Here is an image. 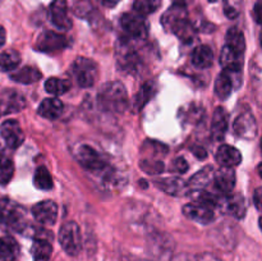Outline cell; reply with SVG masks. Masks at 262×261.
<instances>
[{
  "label": "cell",
  "mask_w": 262,
  "mask_h": 261,
  "mask_svg": "<svg viewBox=\"0 0 262 261\" xmlns=\"http://www.w3.org/2000/svg\"><path fill=\"white\" fill-rule=\"evenodd\" d=\"M97 2H99L100 4L104 5V7H106V8H114V7H117L118 4H119L120 0H97Z\"/></svg>",
  "instance_id": "cell-41"
},
{
  "label": "cell",
  "mask_w": 262,
  "mask_h": 261,
  "mask_svg": "<svg viewBox=\"0 0 262 261\" xmlns=\"http://www.w3.org/2000/svg\"><path fill=\"white\" fill-rule=\"evenodd\" d=\"M20 55L15 50H5L0 53V72H10L18 68Z\"/></svg>",
  "instance_id": "cell-29"
},
{
  "label": "cell",
  "mask_w": 262,
  "mask_h": 261,
  "mask_svg": "<svg viewBox=\"0 0 262 261\" xmlns=\"http://www.w3.org/2000/svg\"><path fill=\"white\" fill-rule=\"evenodd\" d=\"M19 255V245L10 235L0 238V261H14Z\"/></svg>",
  "instance_id": "cell-27"
},
{
  "label": "cell",
  "mask_w": 262,
  "mask_h": 261,
  "mask_svg": "<svg viewBox=\"0 0 262 261\" xmlns=\"http://www.w3.org/2000/svg\"><path fill=\"white\" fill-rule=\"evenodd\" d=\"M161 7V0H135V12L141 15H148L155 13Z\"/></svg>",
  "instance_id": "cell-32"
},
{
  "label": "cell",
  "mask_w": 262,
  "mask_h": 261,
  "mask_svg": "<svg viewBox=\"0 0 262 261\" xmlns=\"http://www.w3.org/2000/svg\"><path fill=\"white\" fill-rule=\"evenodd\" d=\"M0 3H2V0H0Z\"/></svg>",
  "instance_id": "cell-49"
},
{
  "label": "cell",
  "mask_w": 262,
  "mask_h": 261,
  "mask_svg": "<svg viewBox=\"0 0 262 261\" xmlns=\"http://www.w3.org/2000/svg\"><path fill=\"white\" fill-rule=\"evenodd\" d=\"M135 261H147V260H135Z\"/></svg>",
  "instance_id": "cell-47"
},
{
  "label": "cell",
  "mask_w": 262,
  "mask_h": 261,
  "mask_svg": "<svg viewBox=\"0 0 262 261\" xmlns=\"http://www.w3.org/2000/svg\"><path fill=\"white\" fill-rule=\"evenodd\" d=\"M120 26L130 38L142 40L148 33L147 20L138 13H124L120 17Z\"/></svg>",
  "instance_id": "cell-8"
},
{
  "label": "cell",
  "mask_w": 262,
  "mask_h": 261,
  "mask_svg": "<svg viewBox=\"0 0 262 261\" xmlns=\"http://www.w3.org/2000/svg\"><path fill=\"white\" fill-rule=\"evenodd\" d=\"M242 84V68H224L215 82V94L222 100H227L233 90Z\"/></svg>",
  "instance_id": "cell-4"
},
{
  "label": "cell",
  "mask_w": 262,
  "mask_h": 261,
  "mask_svg": "<svg viewBox=\"0 0 262 261\" xmlns=\"http://www.w3.org/2000/svg\"><path fill=\"white\" fill-rule=\"evenodd\" d=\"M188 163H187L183 158H178L174 161V169H176L178 173H186V171L188 170Z\"/></svg>",
  "instance_id": "cell-38"
},
{
  "label": "cell",
  "mask_w": 262,
  "mask_h": 261,
  "mask_svg": "<svg viewBox=\"0 0 262 261\" xmlns=\"http://www.w3.org/2000/svg\"><path fill=\"white\" fill-rule=\"evenodd\" d=\"M50 19L56 28L69 30L72 27V20L68 15V7L66 0H54L49 9Z\"/></svg>",
  "instance_id": "cell-19"
},
{
  "label": "cell",
  "mask_w": 262,
  "mask_h": 261,
  "mask_svg": "<svg viewBox=\"0 0 262 261\" xmlns=\"http://www.w3.org/2000/svg\"><path fill=\"white\" fill-rule=\"evenodd\" d=\"M173 261H222L217 256L212 255V253L205 252V253H183L174 258Z\"/></svg>",
  "instance_id": "cell-35"
},
{
  "label": "cell",
  "mask_w": 262,
  "mask_h": 261,
  "mask_svg": "<svg viewBox=\"0 0 262 261\" xmlns=\"http://www.w3.org/2000/svg\"><path fill=\"white\" fill-rule=\"evenodd\" d=\"M253 202H255V206L257 207L258 211L262 212V187L257 188L253 193Z\"/></svg>",
  "instance_id": "cell-40"
},
{
  "label": "cell",
  "mask_w": 262,
  "mask_h": 261,
  "mask_svg": "<svg viewBox=\"0 0 262 261\" xmlns=\"http://www.w3.org/2000/svg\"><path fill=\"white\" fill-rule=\"evenodd\" d=\"M216 161L223 168H234L242 161V155L235 147L230 145H222L217 148Z\"/></svg>",
  "instance_id": "cell-22"
},
{
  "label": "cell",
  "mask_w": 262,
  "mask_h": 261,
  "mask_svg": "<svg viewBox=\"0 0 262 261\" xmlns=\"http://www.w3.org/2000/svg\"><path fill=\"white\" fill-rule=\"evenodd\" d=\"M73 74L81 87H92L99 78V67L92 59L79 56L72 64Z\"/></svg>",
  "instance_id": "cell-5"
},
{
  "label": "cell",
  "mask_w": 262,
  "mask_h": 261,
  "mask_svg": "<svg viewBox=\"0 0 262 261\" xmlns=\"http://www.w3.org/2000/svg\"><path fill=\"white\" fill-rule=\"evenodd\" d=\"M117 61L120 71L135 73L141 67V58L128 41H120L117 48Z\"/></svg>",
  "instance_id": "cell-9"
},
{
  "label": "cell",
  "mask_w": 262,
  "mask_h": 261,
  "mask_svg": "<svg viewBox=\"0 0 262 261\" xmlns=\"http://www.w3.org/2000/svg\"><path fill=\"white\" fill-rule=\"evenodd\" d=\"M210 2H216V0H210Z\"/></svg>",
  "instance_id": "cell-48"
},
{
  "label": "cell",
  "mask_w": 262,
  "mask_h": 261,
  "mask_svg": "<svg viewBox=\"0 0 262 261\" xmlns=\"http://www.w3.org/2000/svg\"><path fill=\"white\" fill-rule=\"evenodd\" d=\"M33 184L36 188L43 189V191L53 188V178L45 166H38L36 169L35 176H33Z\"/></svg>",
  "instance_id": "cell-31"
},
{
  "label": "cell",
  "mask_w": 262,
  "mask_h": 261,
  "mask_svg": "<svg viewBox=\"0 0 262 261\" xmlns=\"http://www.w3.org/2000/svg\"><path fill=\"white\" fill-rule=\"evenodd\" d=\"M155 184L156 187L163 189L164 192H166L169 194H173V196H182L186 192H189L188 184L184 181H182L181 178L158 179V181H155Z\"/></svg>",
  "instance_id": "cell-24"
},
{
  "label": "cell",
  "mask_w": 262,
  "mask_h": 261,
  "mask_svg": "<svg viewBox=\"0 0 262 261\" xmlns=\"http://www.w3.org/2000/svg\"><path fill=\"white\" fill-rule=\"evenodd\" d=\"M141 168L145 169L146 173L148 174H158L164 170V164L158 160H143L141 163Z\"/></svg>",
  "instance_id": "cell-37"
},
{
  "label": "cell",
  "mask_w": 262,
  "mask_h": 261,
  "mask_svg": "<svg viewBox=\"0 0 262 261\" xmlns=\"http://www.w3.org/2000/svg\"><path fill=\"white\" fill-rule=\"evenodd\" d=\"M0 135L5 141V145L12 150L19 147L25 141V132L19 123L14 119L5 120L0 125Z\"/></svg>",
  "instance_id": "cell-14"
},
{
  "label": "cell",
  "mask_w": 262,
  "mask_h": 261,
  "mask_svg": "<svg viewBox=\"0 0 262 261\" xmlns=\"http://www.w3.org/2000/svg\"><path fill=\"white\" fill-rule=\"evenodd\" d=\"M260 44H261V48H262V31H261V33H260Z\"/></svg>",
  "instance_id": "cell-45"
},
{
  "label": "cell",
  "mask_w": 262,
  "mask_h": 261,
  "mask_svg": "<svg viewBox=\"0 0 262 261\" xmlns=\"http://www.w3.org/2000/svg\"><path fill=\"white\" fill-rule=\"evenodd\" d=\"M215 177V170L212 166H205L200 171H197L188 182V189L189 192H199L206 189L210 184L212 183Z\"/></svg>",
  "instance_id": "cell-21"
},
{
  "label": "cell",
  "mask_w": 262,
  "mask_h": 261,
  "mask_svg": "<svg viewBox=\"0 0 262 261\" xmlns=\"http://www.w3.org/2000/svg\"><path fill=\"white\" fill-rule=\"evenodd\" d=\"M214 63V53L207 45H200L192 53V64L199 69L210 68Z\"/></svg>",
  "instance_id": "cell-26"
},
{
  "label": "cell",
  "mask_w": 262,
  "mask_h": 261,
  "mask_svg": "<svg viewBox=\"0 0 262 261\" xmlns=\"http://www.w3.org/2000/svg\"><path fill=\"white\" fill-rule=\"evenodd\" d=\"M45 90L54 96H59L67 94L71 90V82L68 79L51 77L45 82Z\"/></svg>",
  "instance_id": "cell-30"
},
{
  "label": "cell",
  "mask_w": 262,
  "mask_h": 261,
  "mask_svg": "<svg viewBox=\"0 0 262 261\" xmlns=\"http://www.w3.org/2000/svg\"><path fill=\"white\" fill-rule=\"evenodd\" d=\"M5 38H7V32L3 26H0V48L5 44Z\"/></svg>",
  "instance_id": "cell-42"
},
{
  "label": "cell",
  "mask_w": 262,
  "mask_h": 261,
  "mask_svg": "<svg viewBox=\"0 0 262 261\" xmlns=\"http://www.w3.org/2000/svg\"><path fill=\"white\" fill-rule=\"evenodd\" d=\"M243 0H224V13L229 19H234L242 10Z\"/></svg>",
  "instance_id": "cell-36"
},
{
  "label": "cell",
  "mask_w": 262,
  "mask_h": 261,
  "mask_svg": "<svg viewBox=\"0 0 262 261\" xmlns=\"http://www.w3.org/2000/svg\"><path fill=\"white\" fill-rule=\"evenodd\" d=\"M59 242L69 256H77L82 248L81 230L76 222H67L59 230Z\"/></svg>",
  "instance_id": "cell-6"
},
{
  "label": "cell",
  "mask_w": 262,
  "mask_h": 261,
  "mask_svg": "<svg viewBox=\"0 0 262 261\" xmlns=\"http://www.w3.org/2000/svg\"><path fill=\"white\" fill-rule=\"evenodd\" d=\"M41 77H42L41 72L38 71V69H36L35 67L30 66H26L23 67V68L17 69V71H14L10 74V78H12L13 81L22 84L35 83V82H37Z\"/></svg>",
  "instance_id": "cell-28"
},
{
  "label": "cell",
  "mask_w": 262,
  "mask_h": 261,
  "mask_svg": "<svg viewBox=\"0 0 262 261\" xmlns=\"http://www.w3.org/2000/svg\"><path fill=\"white\" fill-rule=\"evenodd\" d=\"M214 191L220 196H227L232 193L235 186V173L233 168H223L215 171L214 177Z\"/></svg>",
  "instance_id": "cell-18"
},
{
  "label": "cell",
  "mask_w": 262,
  "mask_h": 261,
  "mask_svg": "<svg viewBox=\"0 0 262 261\" xmlns=\"http://www.w3.org/2000/svg\"><path fill=\"white\" fill-rule=\"evenodd\" d=\"M161 25L169 32L178 36L183 42H192L196 30L188 18V12L183 4H174L161 17Z\"/></svg>",
  "instance_id": "cell-1"
},
{
  "label": "cell",
  "mask_w": 262,
  "mask_h": 261,
  "mask_svg": "<svg viewBox=\"0 0 262 261\" xmlns=\"http://www.w3.org/2000/svg\"><path fill=\"white\" fill-rule=\"evenodd\" d=\"M97 102L107 112L124 113L129 106V99L124 84L118 81L104 83L97 92Z\"/></svg>",
  "instance_id": "cell-2"
},
{
  "label": "cell",
  "mask_w": 262,
  "mask_h": 261,
  "mask_svg": "<svg viewBox=\"0 0 262 261\" xmlns=\"http://www.w3.org/2000/svg\"><path fill=\"white\" fill-rule=\"evenodd\" d=\"M258 174H260V177L262 178V163L260 164V165H258Z\"/></svg>",
  "instance_id": "cell-43"
},
{
  "label": "cell",
  "mask_w": 262,
  "mask_h": 261,
  "mask_svg": "<svg viewBox=\"0 0 262 261\" xmlns=\"http://www.w3.org/2000/svg\"><path fill=\"white\" fill-rule=\"evenodd\" d=\"M51 252H53L51 233L46 232V230H40L33 238L32 248H31L33 261H49Z\"/></svg>",
  "instance_id": "cell-16"
},
{
  "label": "cell",
  "mask_w": 262,
  "mask_h": 261,
  "mask_svg": "<svg viewBox=\"0 0 262 261\" xmlns=\"http://www.w3.org/2000/svg\"><path fill=\"white\" fill-rule=\"evenodd\" d=\"M235 135L245 140H253L257 136V122L250 110H245L235 118L233 123Z\"/></svg>",
  "instance_id": "cell-12"
},
{
  "label": "cell",
  "mask_w": 262,
  "mask_h": 261,
  "mask_svg": "<svg viewBox=\"0 0 262 261\" xmlns=\"http://www.w3.org/2000/svg\"><path fill=\"white\" fill-rule=\"evenodd\" d=\"M217 207L224 214L237 217V219H242L247 211V202L242 194H227V196L222 197Z\"/></svg>",
  "instance_id": "cell-15"
},
{
  "label": "cell",
  "mask_w": 262,
  "mask_h": 261,
  "mask_svg": "<svg viewBox=\"0 0 262 261\" xmlns=\"http://www.w3.org/2000/svg\"><path fill=\"white\" fill-rule=\"evenodd\" d=\"M183 214L200 224H210L215 220V206L209 202L197 200L183 207Z\"/></svg>",
  "instance_id": "cell-10"
},
{
  "label": "cell",
  "mask_w": 262,
  "mask_h": 261,
  "mask_svg": "<svg viewBox=\"0 0 262 261\" xmlns=\"http://www.w3.org/2000/svg\"><path fill=\"white\" fill-rule=\"evenodd\" d=\"M155 83L154 82H146L142 87H141L140 94L136 97V105H137L138 109L145 106L148 101H150L151 97L155 94Z\"/></svg>",
  "instance_id": "cell-34"
},
{
  "label": "cell",
  "mask_w": 262,
  "mask_h": 261,
  "mask_svg": "<svg viewBox=\"0 0 262 261\" xmlns=\"http://www.w3.org/2000/svg\"><path fill=\"white\" fill-rule=\"evenodd\" d=\"M68 45L66 36L60 35L54 31H45L37 37L35 44L36 50L42 53H54V51L63 50Z\"/></svg>",
  "instance_id": "cell-13"
},
{
  "label": "cell",
  "mask_w": 262,
  "mask_h": 261,
  "mask_svg": "<svg viewBox=\"0 0 262 261\" xmlns=\"http://www.w3.org/2000/svg\"><path fill=\"white\" fill-rule=\"evenodd\" d=\"M229 115L224 107L219 106L214 112L211 123V137L214 141H223L228 130Z\"/></svg>",
  "instance_id": "cell-20"
},
{
  "label": "cell",
  "mask_w": 262,
  "mask_h": 261,
  "mask_svg": "<svg viewBox=\"0 0 262 261\" xmlns=\"http://www.w3.org/2000/svg\"><path fill=\"white\" fill-rule=\"evenodd\" d=\"M14 176V165L9 158L0 155V184L5 186L12 181Z\"/></svg>",
  "instance_id": "cell-33"
},
{
  "label": "cell",
  "mask_w": 262,
  "mask_h": 261,
  "mask_svg": "<svg viewBox=\"0 0 262 261\" xmlns=\"http://www.w3.org/2000/svg\"><path fill=\"white\" fill-rule=\"evenodd\" d=\"M74 156L84 169L92 171V173H102L106 169V163L102 156L94 147L86 145V143H81L77 146V148L74 150Z\"/></svg>",
  "instance_id": "cell-7"
},
{
  "label": "cell",
  "mask_w": 262,
  "mask_h": 261,
  "mask_svg": "<svg viewBox=\"0 0 262 261\" xmlns=\"http://www.w3.org/2000/svg\"><path fill=\"white\" fill-rule=\"evenodd\" d=\"M27 105L26 97L13 89L3 90L0 92V117L14 114L23 110Z\"/></svg>",
  "instance_id": "cell-11"
},
{
  "label": "cell",
  "mask_w": 262,
  "mask_h": 261,
  "mask_svg": "<svg viewBox=\"0 0 262 261\" xmlns=\"http://www.w3.org/2000/svg\"><path fill=\"white\" fill-rule=\"evenodd\" d=\"M261 151H262V138H261Z\"/></svg>",
  "instance_id": "cell-46"
},
{
  "label": "cell",
  "mask_w": 262,
  "mask_h": 261,
  "mask_svg": "<svg viewBox=\"0 0 262 261\" xmlns=\"http://www.w3.org/2000/svg\"><path fill=\"white\" fill-rule=\"evenodd\" d=\"M258 225H260V229H261V232H262V216L260 217V219H258Z\"/></svg>",
  "instance_id": "cell-44"
},
{
  "label": "cell",
  "mask_w": 262,
  "mask_h": 261,
  "mask_svg": "<svg viewBox=\"0 0 262 261\" xmlns=\"http://www.w3.org/2000/svg\"><path fill=\"white\" fill-rule=\"evenodd\" d=\"M63 109L64 105L60 100L56 99V97H49V99H45L41 102L37 109V113L38 115H41L45 119L55 120L60 117Z\"/></svg>",
  "instance_id": "cell-23"
},
{
  "label": "cell",
  "mask_w": 262,
  "mask_h": 261,
  "mask_svg": "<svg viewBox=\"0 0 262 261\" xmlns=\"http://www.w3.org/2000/svg\"><path fill=\"white\" fill-rule=\"evenodd\" d=\"M32 215L36 222L42 225H54L58 219V206L54 201L45 200L32 207Z\"/></svg>",
  "instance_id": "cell-17"
},
{
  "label": "cell",
  "mask_w": 262,
  "mask_h": 261,
  "mask_svg": "<svg viewBox=\"0 0 262 261\" xmlns=\"http://www.w3.org/2000/svg\"><path fill=\"white\" fill-rule=\"evenodd\" d=\"M0 225L10 232H23L27 227L26 210L9 200L0 202Z\"/></svg>",
  "instance_id": "cell-3"
},
{
  "label": "cell",
  "mask_w": 262,
  "mask_h": 261,
  "mask_svg": "<svg viewBox=\"0 0 262 261\" xmlns=\"http://www.w3.org/2000/svg\"><path fill=\"white\" fill-rule=\"evenodd\" d=\"M225 48L229 49L232 53L237 54L238 56L245 55L246 51V40L245 35L241 30L233 27L228 31L227 33V42H225Z\"/></svg>",
  "instance_id": "cell-25"
},
{
  "label": "cell",
  "mask_w": 262,
  "mask_h": 261,
  "mask_svg": "<svg viewBox=\"0 0 262 261\" xmlns=\"http://www.w3.org/2000/svg\"><path fill=\"white\" fill-rule=\"evenodd\" d=\"M253 18L258 25H262V0H258L253 8Z\"/></svg>",
  "instance_id": "cell-39"
}]
</instances>
